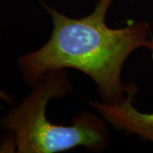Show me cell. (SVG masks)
I'll list each match as a JSON object with an SVG mask.
<instances>
[{
	"instance_id": "obj_1",
	"label": "cell",
	"mask_w": 153,
	"mask_h": 153,
	"mask_svg": "<svg viewBox=\"0 0 153 153\" xmlns=\"http://www.w3.org/2000/svg\"><path fill=\"white\" fill-rule=\"evenodd\" d=\"M38 1L51 18L52 32L44 45L18 58L24 82L32 88L49 71L73 69L94 82L101 102H122L133 85L123 84V68L134 51L147 48L150 25L128 20L120 27H109L106 16L115 0H98L92 12L81 18L67 16Z\"/></svg>"
},
{
	"instance_id": "obj_2",
	"label": "cell",
	"mask_w": 153,
	"mask_h": 153,
	"mask_svg": "<svg viewBox=\"0 0 153 153\" xmlns=\"http://www.w3.org/2000/svg\"><path fill=\"white\" fill-rule=\"evenodd\" d=\"M72 84L66 69L48 72L18 105L0 117V152L58 153L82 147L103 152L111 143L108 123L88 110L77 112L70 125L57 124L46 115L53 99L67 96Z\"/></svg>"
},
{
	"instance_id": "obj_3",
	"label": "cell",
	"mask_w": 153,
	"mask_h": 153,
	"mask_svg": "<svg viewBox=\"0 0 153 153\" xmlns=\"http://www.w3.org/2000/svg\"><path fill=\"white\" fill-rule=\"evenodd\" d=\"M138 91V86L133 83L120 103L110 105L100 100H89L88 105L116 130L153 145V112H144L135 107L134 99Z\"/></svg>"
},
{
	"instance_id": "obj_4",
	"label": "cell",
	"mask_w": 153,
	"mask_h": 153,
	"mask_svg": "<svg viewBox=\"0 0 153 153\" xmlns=\"http://www.w3.org/2000/svg\"><path fill=\"white\" fill-rule=\"evenodd\" d=\"M0 100H4V102L8 103L10 105L15 104V99L13 98L10 94L6 93L5 91H4L1 88H0Z\"/></svg>"
},
{
	"instance_id": "obj_5",
	"label": "cell",
	"mask_w": 153,
	"mask_h": 153,
	"mask_svg": "<svg viewBox=\"0 0 153 153\" xmlns=\"http://www.w3.org/2000/svg\"><path fill=\"white\" fill-rule=\"evenodd\" d=\"M147 50L150 51L151 55H152V58L153 59V30H152V37L149 40V43H148L147 48H146Z\"/></svg>"
}]
</instances>
